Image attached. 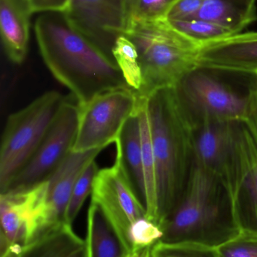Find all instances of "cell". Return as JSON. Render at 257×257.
Masks as SVG:
<instances>
[{
  "mask_svg": "<svg viewBox=\"0 0 257 257\" xmlns=\"http://www.w3.org/2000/svg\"><path fill=\"white\" fill-rule=\"evenodd\" d=\"M34 31L45 65L70 90L77 103H85L110 90L129 87L114 59L75 30L63 12L41 14Z\"/></svg>",
  "mask_w": 257,
  "mask_h": 257,
  "instance_id": "1",
  "label": "cell"
},
{
  "mask_svg": "<svg viewBox=\"0 0 257 257\" xmlns=\"http://www.w3.org/2000/svg\"><path fill=\"white\" fill-rule=\"evenodd\" d=\"M205 0H179L167 12V21L195 19Z\"/></svg>",
  "mask_w": 257,
  "mask_h": 257,
  "instance_id": "28",
  "label": "cell"
},
{
  "mask_svg": "<svg viewBox=\"0 0 257 257\" xmlns=\"http://www.w3.org/2000/svg\"><path fill=\"white\" fill-rule=\"evenodd\" d=\"M66 100L59 92H47L9 116L0 150L1 193L34 154Z\"/></svg>",
  "mask_w": 257,
  "mask_h": 257,
  "instance_id": "5",
  "label": "cell"
},
{
  "mask_svg": "<svg viewBox=\"0 0 257 257\" xmlns=\"http://www.w3.org/2000/svg\"><path fill=\"white\" fill-rule=\"evenodd\" d=\"M78 125V103L66 99L34 154L3 193L26 190L46 181L72 151Z\"/></svg>",
  "mask_w": 257,
  "mask_h": 257,
  "instance_id": "8",
  "label": "cell"
},
{
  "mask_svg": "<svg viewBox=\"0 0 257 257\" xmlns=\"http://www.w3.org/2000/svg\"><path fill=\"white\" fill-rule=\"evenodd\" d=\"M68 0H31L32 8L34 12H63Z\"/></svg>",
  "mask_w": 257,
  "mask_h": 257,
  "instance_id": "29",
  "label": "cell"
},
{
  "mask_svg": "<svg viewBox=\"0 0 257 257\" xmlns=\"http://www.w3.org/2000/svg\"><path fill=\"white\" fill-rule=\"evenodd\" d=\"M104 149L98 148L86 151H71L55 172L47 180L48 208L51 220L55 226L66 223V209L75 183L85 168L95 160Z\"/></svg>",
  "mask_w": 257,
  "mask_h": 257,
  "instance_id": "14",
  "label": "cell"
},
{
  "mask_svg": "<svg viewBox=\"0 0 257 257\" xmlns=\"http://www.w3.org/2000/svg\"><path fill=\"white\" fill-rule=\"evenodd\" d=\"M92 202L110 220L128 253L131 226L147 217L144 205L134 191L119 157L110 167L100 169L94 181Z\"/></svg>",
  "mask_w": 257,
  "mask_h": 257,
  "instance_id": "9",
  "label": "cell"
},
{
  "mask_svg": "<svg viewBox=\"0 0 257 257\" xmlns=\"http://www.w3.org/2000/svg\"><path fill=\"white\" fill-rule=\"evenodd\" d=\"M20 257H88L87 246L72 226L65 223L22 247Z\"/></svg>",
  "mask_w": 257,
  "mask_h": 257,
  "instance_id": "18",
  "label": "cell"
},
{
  "mask_svg": "<svg viewBox=\"0 0 257 257\" xmlns=\"http://www.w3.org/2000/svg\"><path fill=\"white\" fill-rule=\"evenodd\" d=\"M233 178L225 173L223 185L230 192L241 231L257 233V143L248 128L238 133L231 160Z\"/></svg>",
  "mask_w": 257,
  "mask_h": 257,
  "instance_id": "12",
  "label": "cell"
},
{
  "mask_svg": "<svg viewBox=\"0 0 257 257\" xmlns=\"http://www.w3.org/2000/svg\"><path fill=\"white\" fill-rule=\"evenodd\" d=\"M200 69L257 75V32H247L202 42Z\"/></svg>",
  "mask_w": 257,
  "mask_h": 257,
  "instance_id": "13",
  "label": "cell"
},
{
  "mask_svg": "<svg viewBox=\"0 0 257 257\" xmlns=\"http://www.w3.org/2000/svg\"><path fill=\"white\" fill-rule=\"evenodd\" d=\"M112 53L128 87L139 91L143 85V75L135 45L122 36L116 40Z\"/></svg>",
  "mask_w": 257,
  "mask_h": 257,
  "instance_id": "22",
  "label": "cell"
},
{
  "mask_svg": "<svg viewBox=\"0 0 257 257\" xmlns=\"http://www.w3.org/2000/svg\"><path fill=\"white\" fill-rule=\"evenodd\" d=\"M138 112L141 132L142 157H143V175H144L145 196L143 205L149 220L158 223V205H157L156 173L155 156L152 147L150 121L148 111V97L139 96ZM159 226V225H158Z\"/></svg>",
  "mask_w": 257,
  "mask_h": 257,
  "instance_id": "21",
  "label": "cell"
},
{
  "mask_svg": "<svg viewBox=\"0 0 257 257\" xmlns=\"http://www.w3.org/2000/svg\"><path fill=\"white\" fill-rule=\"evenodd\" d=\"M47 181L18 191L0 194V247L30 244L57 227L48 208Z\"/></svg>",
  "mask_w": 257,
  "mask_h": 257,
  "instance_id": "7",
  "label": "cell"
},
{
  "mask_svg": "<svg viewBox=\"0 0 257 257\" xmlns=\"http://www.w3.org/2000/svg\"><path fill=\"white\" fill-rule=\"evenodd\" d=\"M152 247L136 250L128 254L127 257H152Z\"/></svg>",
  "mask_w": 257,
  "mask_h": 257,
  "instance_id": "31",
  "label": "cell"
},
{
  "mask_svg": "<svg viewBox=\"0 0 257 257\" xmlns=\"http://www.w3.org/2000/svg\"><path fill=\"white\" fill-rule=\"evenodd\" d=\"M138 101L137 92L126 87L78 104V132L72 151L106 148L116 143L127 120L137 111Z\"/></svg>",
  "mask_w": 257,
  "mask_h": 257,
  "instance_id": "6",
  "label": "cell"
},
{
  "mask_svg": "<svg viewBox=\"0 0 257 257\" xmlns=\"http://www.w3.org/2000/svg\"><path fill=\"white\" fill-rule=\"evenodd\" d=\"M88 257H127L126 247L102 210L91 202L88 211Z\"/></svg>",
  "mask_w": 257,
  "mask_h": 257,
  "instance_id": "20",
  "label": "cell"
},
{
  "mask_svg": "<svg viewBox=\"0 0 257 257\" xmlns=\"http://www.w3.org/2000/svg\"><path fill=\"white\" fill-rule=\"evenodd\" d=\"M62 12L75 30L113 58L116 40L129 26L127 0H68Z\"/></svg>",
  "mask_w": 257,
  "mask_h": 257,
  "instance_id": "11",
  "label": "cell"
},
{
  "mask_svg": "<svg viewBox=\"0 0 257 257\" xmlns=\"http://www.w3.org/2000/svg\"><path fill=\"white\" fill-rule=\"evenodd\" d=\"M216 172L195 165L181 202L161 225V242L218 247L241 232L230 192L219 187Z\"/></svg>",
  "mask_w": 257,
  "mask_h": 257,
  "instance_id": "2",
  "label": "cell"
},
{
  "mask_svg": "<svg viewBox=\"0 0 257 257\" xmlns=\"http://www.w3.org/2000/svg\"><path fill=\"white\" fill-rule=\"evenodd\" d=\"M217 248L219 257H257V233L241 231L233 239Z\"/></svg>",
  "mask_w": 257,
  "mask_h": 257,
  "instance_id": "27",
  "label": "cell"
},
{
  "mask_svg": "<svg viewBox=\"0 0 257 257\" xmlns=\"http://www.w3.org/2000/svg\"><path fill=\"white\" fill-rule=\"evenodd\" d=\"M257 0H205L195 19L223 26L234 34L257 21Z\"/></svg>",
  "mask_w": 257,
  "mask_h": 257,
  "instance_id": "19",
  "label": "cell"
},
{
  "mask_svg": "<svg viewBox=\"0 0 257 257\" xmlns=\"http://www.w3.org/2000/svg\"><path fill=\"white\" fill-rule=\"evenodd\" d=\"M255 77H256V78H257V75H256V76H255Z\"/></svg>",
  "mask_w": 257,
  "mask_h": 257,
  "instance_id": "32",
  "label": "cell"
},
{
  "mask_svg": "<svg viewBox=\"0 0 257 257\" xmlns=\"http://www.w3.org/2000/svg\"><path fill=\"white\" fill-rule=\"evenodd\" d=\"M99 170L96 161L94 160L80 175L78 181L74 186L70 199L68 204L66 217H65L66 224L72 226V223L75 221L80 210L82 208L83 204L85 202L86 199L90 193H92L94 181Z\"/></svg>",
  "mask_w": 257,
  "mask_h": 257,
  "instance_id": "23",
  "label": "cell"
},
{
  "mask_svg": "<svg viewBox=\"0 0 257 257\" xmlns=\"http://www.w3.org/2000/svg\"><path fill=\"white\" fill-rule=\"evenodd\" d=\"M234 123H203L193 141L196 164L217 173L230 160L238 139Z\"/></svg>",
  "mask_w": 257,
  "mask_h": 257,
  "instance_id": "16",
  "label": "cell"
},
{
  "mask_svg": "<svg viewBox=\"0 0 257 257\" xmlns=\"http://www.w3.org/2000/svg\"><path fill=\"white\" fill-rule=\"evenodd\" d=\"M248 98L250 102V115L248 121L245 125L257 142V84L249 93Z\"/></svg>",
  "mask_w": 257,
  "mask_h": 257,
  "instance_id": "30",
  "label": "cell"
},
{
  "mask_svg": "<svg viewBox=\"0 0 257 257\" xmlns=\"http://www.w3.org/2000/svg\"><path fill=\"white\" fill-rule=\"evenodd\" d=\"M124 36L138 53L143 75L140 96L176 89L189 75L200 69L202 42L177 30L166 18L133 21Z\"/></svg>",
  "mask_w": 257,
  "mask_h": 257,
  "instance_id": "4",
  "label": "cell"
},
{
  "mask_svg": "<svg viewBox=\"0 0 257 257\" xmlns=\"http://www.w3.org/2000/svg\"><path fill=\"white\" fill-rule=\"evenodd\" d=\"M152 257H219L217 247L191 242L163 243L152 247Z\"/></svg>",
  "mask_w": 257,
  "mask_h": 257,
  "instance_id": "25",
  "label": "cell"
},
{
  "mask_svg": "<svg viewBox=\"0 0 257 257\" xmlns=\"http://www.w3.org/2000/svg\"><path fill=\"white\" fill-rule=\"evenodd\" d=\"M148 111L155 156L158 223L161 227L184 195L187 147L193 148V140L187 136V114L176 89L154 92L148 97Z\"/></svg>",
  "mask_w": 257,
  "mask_h": 257,
  "instance_id": "3",
  "label": "cell"
},
{
  "mask_svg": "<svg viewBox=\"0 0 257 257\" xmlns=\"http://www.w3.org/2000/svg\"><path fill=\"white\" fill-rule=\"evenodd\" d=\"M168 21L174 27L181 33L200 42H207L234 35V33L226 27L202 20Z\"/></svg>",
  "mask_w": 257,
  "mask_h": 257,
  "instance_id": "24",
  "label": "cell"
},
{
  "mask_svg": "<svg viewBox=\"0 0 257 257\" xmlns=\"http://www.w3.org/2000/svg\"><path fill=\"white\" fill-rule=\"evenodd\" d=\"M184 102L202 117L203 123H242L248 121V96L242 97L203 72L189 75L177 87Z\"/></svg>",
  "mask_w": 257,
  "mask_h": 257,
  "instance_id": "10",
  "label": "cell"
},
{
  "mask_svg": "<svg viewBox=\"0 0 257 257\" xmlns=\"http://www.w3.org/2000/svg\"><path fill=\"white\" fill-rule=\"evenodd\" d=\"M178 1L179 0H127L130 23L166 18L170 8Z\"/></svg>",
  "mask_w": 257,
  "mask_h": 257,
  "instance_id": "26",
  "label": "cell"
},
{
  "mask_svg": "<svg viewBox=\"0 0 257 257\" xmlns=\"http://www.w3.org/2000/svg\"><path fill=\"white\" fill-rule=\"evenodd\" d=\"M31 0H0V32L6 55L21 64L28 52Z\"/></svg>",
  "mask_w": 257,
  "mask_h": 257,
  "instance_id": "15",
  "label": "cell"
},
{
  "mask_svg": "<svg viewBox=\"0 0 257 257\" xmlns=\"http://www.w3.org/2000/svg\"><path fill=\"white\" fill-rule=\"evenodd\" d=\"M116 145V157L120 160L122 167L134 191L143 205L145 183L142 157L141 132L137 111L127 120Z\"/></svg>",
  "mask_w": 257,
  "mask_h": 257,
  "instance_id": "17",
  "label": "cell"
}]
</instances>
